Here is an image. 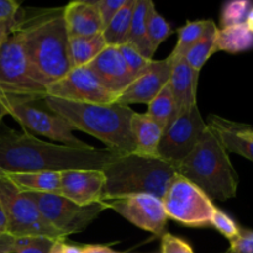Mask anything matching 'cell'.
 <instances>
[{"label": "cell", "instance_id": "cell-24", "mask_svg": "<svg viewBox=\"0 0 253 253\" xmlns=\"http://www.w3.org/2000/svg\"><path fill=\"white\" fill-rule=\"evenodd\" d=\"M135 2L136 0H126L125 5L103 30L101 35L105 40L106 46L119 47L127 42Z\"/></svg>", "mask_w": 253, "mask_h": 253}, {"label": "cell", "instance_id": "cell-29", "mask_svg": "<svg viewBox=\"0 0 253 253\" xmlns=\"http://www.w3.org/2000/svg\"><path fill=\"white\" fill-rule=\"evenodd\" d=\"M210 20H198V21H187L184 26L178 29V41L174 49L168 56L170 61H177L183 58L189 48L194 46L205 34Z\"/></svg>", "mask_w": 253, "mask_h": 253}, {"label": "cell", "instance_id": "cell-21", "mask_svg": "<svg viewBox=\"0 0 253 253\" xmlns=\"http://www.w3.org/2000/svg\"><path fill=\"white\" fill-rule=\"evenodd\" d=\"M155 6L151 0H136L131 20L130 34L126 43H130L147 59L152 61L155 52L151 48L147 37V22L150 12Z\"/></svg>", "mask_w": 253, "mask_h": 253}, {"label": "cell", "instance_id": "cell-44", "mask_svg": "<svg viewBox=\"0 0 253 253\" xmlns=\"http://www.w3.org/2000/svg\"><path fill=\"white\" fill-rule=\"evenodd\" d=\"M7 115V111L6 108H5L4 103H2L1 98H0V127H1V123H2V119Z\"/></svg>", "mask_w": 253, "mask_h": 253}, {"label": "cell", "instance_id": "cell-31", "mask_svg": "<svg viewBox=\"0 0 253 253\" xmlns=\"http://www.w3.org/2000/svg\"><path fill=\"white\" fill-rule=\"evenodd\" d=\"M253 7V2L250 0H234L224 4L221 10L220 22L221 27L235 26V25L245 24L250 10Z\"/></svg>", "mask_w": 253, "mask_h": 253}, {"label": "cell", "instance_id": "cell-36", "mask_svg": "<svg viewBox=\"0 0 253 253\" xmlns=\"http://www.w3.org/2000/svg\"><path fill=\"white\" fill-rule=\"evenodd\" d=\"M224 253H253V231L240 229L239 235L230 241V247Z\"/></svg>", "mask_w": 253, "mask_h": 253}, {"label": "cell", "instance_id": "cell-22", "mask_svg": "<svg viewBox=\"0 0 253 253\" xmlns=\"http://www.w3.org/2000/svg\"><path fill=\"white\" fill-rule=\"evenodd\" d=\"M5 174L22 192L61 195V174L58 172L5 173Z\"/></svg>", "mask_w": 253, "mask_h": 253}, {"label": "cell", "instance_id": "cell-9", "mask_svg": "<svg viewBox=\"0 0 253 253\" xmlns=\"http://www.w3.org/2000/svg\"><path fill=\"white\" fill-rule=\"evenodd\" d=\"M19 27L9 35L0 48V94L46 96V88L34 78Z\"/></svg>", "mask_w": 253, "mask_h": 253}, {"label": "cell", "instance_id": "cell-1", "mask_svg": "<svg viewBox=\"0 0 253 253\" xmlns=\"http://www.w3.org/2000/svg\"><path fill=\"white\" fill-rule=\"evenodd\" d=\"M118 155L108 148H72L42 141L26 131L0 127V170L5 173L103 170Z\"/></svg>", "mask_w": 253, "mask_h": 253}, {"label": "cell", "instance_id": "cell-11", "mask_svg": "<svg viewBox=\"0 0 253 253\" xmlns=\"http://www.w3.org/2000/svg\"><path fill=\"white\" fill-rule=\"evenodd\" d=\"M207 123L197 105L182 111L163 131L158 157L168 162L179 163L193 151L204 133Z\"/></svg>", "mask_w": 253, "mask_h": 253}, {"label": "cell", "instance_id": "cell-45", "mask_svg": "<svg viewBox=\"0 0 253 253\" xmlns=\"http://www.w3.org/2000/svg\"><path fill=\"white\" fill-rule=\"evenodd\" d=\"M124 253H131V252H124ZM150 253H160V251H156V252H150Z\"/></svg>", "mask_w": 253, "mask_h": 253}, {"label": "cell", "instance_id": "cell-35", "mask_svg": "<svg viewBox=\"0 0 253 253\" xmlns=\"http://www.w3.org/2000/svg\"><path fill=\"white\" fill-rule=\"evenodd\" d=\"M93 2L96 9H98L99 15H100L101 24H103L104 30L106 27V25L118 14L119 10L125 5L126 0H95Z\"/></svg>", "mask_w": 253, "mask_h": 253}, {"label": "cell", "instance_id": "cell-39", "mask_svg": "<svg viewBox=\"0 0 253 253\" xmlns=\"http://www.w3.org/2000/svg\"><path fill=\"white\" fill-rule=\"evenodd\" d=\"M83 253H124L115 251L106 245H84Z\"/></svg>", "mask_w": 253, "mask_h": 253}, {"label": "cell", "instance_id": "cell-28", "mask_svg": "<svg viewBox=\"0 0 253 253\" xmlns=\"http://www.w3.org/2000/svg\"><path fill=\"white\" fill-rule=\"evenodd\" d=\"M216 32L217 26L212 20H210L208 29L205 34L203 35L202 39L189 48V51L185 53L183 58L185 59L188 64L192 67L194 71L200 72L208 59L216 52L215 48V40H216Z\"/></svg>", "mask_w": 253, "mask_h": 253}, {"label": "cell", "instance_id": "cell-16", "mask_svg": "<svg viewBox=\"0 0 253 253\" xmlns=\"http://www.w3.org/2000/svg\"><path fill=\"white\" fill-rule=\"evenodd\" d=\"M88 67L108 90L118 95L135 81L116 46H106Z\"/></svg>", "mask_w": 253, "mask_h": 253}, {"label": "cell", "instance_id": "cell-5", "mask_svg": "<svg viewBox=\"0 0 253 253\" xmlns=\"http://www.w3.org/2000/svg\"><path fill=\"white\" fill-rule=\"evenodd\" d=\"M105 185L101 202L136 194L162 199L168 184L178 173L177 163L137 153L118 155L103 168Z\"/></svg>", "mask_w": 253, "mask_h": 253}, {"label": "cell", "instance_id": "cell-2", "mask_svg": "<svg viewBox=\"0 0 253 253\" xmlns=\"http://www.w3.org/2000/svg\"><path fill=\"white\" fill-rule=\"evenodd\" d=\"M19 29L37 83L47 88L72 71L63 9L43 10L30 19L24 16Z\"/></svg>", "mask_w": 253, "mask_h": 253}, {"label": "cell", "instance_id": "cell-34", "mask_svg": "<svg viewBox=\"0 0 253 253\" xmlns=\"http://www.w3.org/2000/svg\"><path fill=\"white\" fill-rule=\"evenodd\" d=\"M160 253H195L193 247L184 239L170 232H166L161 237Z\"/></svg>", "mask_w": 253, "mask_h": 253}, {"label": "cell", "instance_id": "cell-37", "mask_svg": "<svg viewBox=\"0 0 253 253\" xmlns=\"http://www.w3.org/2000/svg\"><path fill=\"white\" fill-rule=\"evenodd\" d=\"M20 2L14 0H0V21H10L19 17Z\"/></svg>", "mask_w": 253, "mask_h": 253}, {"label": "cell", "instance_id": "cell-13", "mask_svg": "<svg viewBox=\"0 0 253 253\" xmlns=\"http://www.w3.org/2000/svg\"><path fill=\"white\" fill-rule=\"evenodd\" d=\"M138 229L162 237L167 232L168 217L162 199L150 194H136L101 202Z\"/></svg>", "mask_w": 253, "mask_h": 253}, {"label": "cell", "instance_id": "cell-41", "mask_svg": "<svg viewBox=\"0 0 253 253\" xmlns=\"http://www.w3.org/2000/svg\"><path fill=\"white\" fill-rule=\"evenodd\" d=\"M6 229H7L6 216H5L4 208H2L1 202H0V235L6 234Z\"/></svg>", "mask_w": 253, "mask_h": 253}, {"label": "cell", "instance_id": "cell-40", "mask_svg": "<svg viewBox=\"0 0 253 253\" xmlns=\"http://www.w3.org/2000/svg\"><path fill=\"white\" fill-rule=\"evenodd\" d=\"M62 253H83V246L78 245H69L66 241L62 244Z\"/></svg>", "mask_w": 253, "mask_h": 253}, {"label": "cell", "instance_id": "cell-23", "mask_svg": "<svg viewBox=\"0 0 253 253\" xmlns=\"http://www.w3.org/2000/svg\"><path fill=\"white\" fill-rule=\"evenodd\" d=\"M215 48L227 53H241L253 48V34L245 24L217 29Z\"/></svg>", "mask_w": 253, "mask_h": 253}, {"label": "cell", "instance_id": "cell-33", "mask_svg": "<svg viewBox=\"0 0 253 253\" xmlns=\"http://www.w3.org/2000/svg\"><path fill=\"white\" fill-rule=\"evenodd\" d=\"M211 227L216 229L229 241L234 240L239 235L240 229H241L230 215L220 210L219 208H215L214 210V214L211 217Z\"/></svg>", "mask_w": 253, "mask_h": 253}, {"label": "cell", "instance_id": "cell-26", "mask_svg": "<svg viewBox=\"0 0 253 253\" xmlns=\"http://www.w3.org/2000/svg\"><path fill=\"white\" fill-rule=\"evenodd\" d=\"M56 241L46 237L0 235V253H49Z\"/></svg>", "mask_w": 253, "mask_h": 253}, {"label": "cell", "instance_id": "cell-20", "mask_svg": "<svg viewBox=\"0 0 253 253\" xmlns=\"http://www.w3.org/2000/svg\"><path fill=\"white\" fill-rule=\"evenodd\" d=\"M131 132L135 142V153L146 157H158V146L163 128L146 113H133L131 118Z\"/></svg>", "mask_w": 253, "mask_h": 253}, {"label": "cell", "instance_id": "cell-42", "mask_svg": "<svg viewBox=\"0 0 253 253\" xmlns=\"http://www.w3.org/2000/svg\"><path fill=\"white\" fill-rule=\"evenodd\" d=\"M245 25H246L247 29L250 30V31L253 34V7L251 10H250L249 15H247L246 20H245Z\"/></svg>", "mask_w": 253, "mask_h": 253}, {"label": "cell", "instance_id": "cell-3", "mask_svg": "<svg viewBox=\"0 0 253 253\" xmlns=\"http://www.w3.org/2000/svg\"><path fill=\"white\" fill-rule=\"evenodd\" d=\"M51 110L63 118L73 130L94 136L109 151L127 155L135 152L131 118L135 111L120 104H82L44 96Z\"/></svg>", "mask_w": 253, "mask_h": 253}, {"label": "cell", "instance_id": "cell-18", "mask_svg": "<svg viewBox=\"0 0 253 253\" xmlns=\"http://www.w3.org/2000/svg\"><path fill=\"white\" fill-rule=\"evenodd\" d=\"M198 78H199V72L194 71L184 58L172 62V71H170L168 85L174 98L178 114L197 105Z\"/></svg>", "mask_w": 253, "mask_h": 253}, {"label": "cell", "instance_id": "cell-25", "mask_svg": "<svg viewBox=\"0 0 253 253\" xmlns=\"http://www.w3.org/2000/svg\"><path fill=\"white\" fill-rule=\"evenodd\" d=\"M105 47L106 42L101 34L69 39V54L73 68L88 66Z\"/></svg>", "mask_w": 253, "mask_h": 253}, {"label": "cell", "instance_id": "cell-6", "mask_svg": "<svg viewBox=\"0 0 253 253\" xmlns=\"http://www.w3.org/2000/svg\"><path fill=\"white\" fill-rule=\"evenodd\" d=\"M7 115L12 116L24 131L56 141L72 148H90L84 141L73 135L72 126L44 103V96H14L0 94Z\"/></svg>", "mask_w": 253, "mask_h": 253}, {"label": "cell", "instance_id": "cell-8", "mask_svg": "<svg viewBox=\"0 0 253 253\" xmlns=\"http://www.w3.org/2000/svg\"><path fill=\"white\" fill-rule=\"evenodd\" d=\"M168 219L193 229L211 227L215 205L212 200L194 183L175 174L162 197Z\"/></svg>", "mask_w": 253, "mask_h": 253}, {"label": "cell", "instance_id": "cell-43", "mask_svg": "<svg viewBox=\"0 0 253 253\" xmlns=\"http://www.w3.org/2000/svg\"><path fill=\"white\" fill-rule=\"evenodd\" d=\"M64 241H56L53 244V246H52L51 251L49 253H62V244H63Z\"/></svg>", "mask_w": 253, "mask_h": 253}, {"label": "cell", "instance_id": "cell-7", "mask_svg": "<svg viewBox=\"0 0 253 253\" xmlns=\"http://www.w3.org/2000/svg\"><path fill=\"white\" fill-rule=\"evenodd\" d=\"M0 202L6 216V234L66 241L67 237L47 222L29 193L20 190L2 170H0Z\"/></svg>", "mask_w": 253, "mask_h": 253}, {"label": "cell", "instance_id": "cell-46", "mask_svg": "<svg viewBox=\"0 0 253 253\" xmlns=\"http://www.w3.org/2000/svg\"><path fill=\"white\" fill-rule=\"evenodd\" d=\"M250 133H251V136L253 137V128H251V131H250Z\"/></svg>", "mask_w": 253, "mask_h": 253}, {"label": "cell", "instance_id": "cell-17", "mask_svg": "<svg viewBox=\"0 0 253 253\" xmlns=\"http://www.w3.org/2000/svg\"><path fill=\"white\" fill-rule=\"evenodd\" d=\"M63 20L69 39L103 32L100 15L93 1H72L63 7Z\"/></svg>", "mask_w": 253, "mask_h": 253}, {"label": "cell", "instance_id": "cell-14", "mask_svg": "<svg viewBox=\"0 0 253 253\" xmlns=\"http://www.w3.org/2000/svg\"><path fill=\"white\" fill-rule=\"evenodd\" d=\"M172 62L168 59H153L143 73L119 95L116 104L130 106L131 104H148L169 82Z\"/></svg>", "mask_w": 253, "mask_h": 253}, {"label": "cell", "instance_id": "cell-32", "mask_svg": "<svg viewBox=\"0 0 253 253\" xmlns=\"http://www.w3.org/2000/svg\"><path fill=\"white\" fill-rule=\"evenodd\" d=\"M119 51H120L121 56H123L124 61L127 64L128 69H130L131 73L133 74V77H138L141 73L147 69V67L150 66L151 62L150 59H147L146 57H143L132 44L130 43H124L121 46H119Z\"/></svg>", "mask_w": 253, "mask_h": 253}, {"label": "cell", "instance_id": "cell-15", "mask_svg": "<svg viewBox=\"0 0 253 253\" xmlns=\"http://www.w3.org/2000/svg\"><path fill=\"white\" fill-rule=\"evenodd\" d=\"M59 174L62 197L83 207L101 202L105 185L103 170L73 169Z\"/></svg>", "mask_w": 253, "mask_h": 253}, {"label": "cell", "instance_id": "cell-38", "mask_svg": "<svg viewBox=\"0 0 253 253\" xmlns=\"http://www.w3.org/2000/svg\"><path fill=\"white\" fill-rule=\"evenodd\" d=\"M24 19V12H20L19 17L15 20H10V21H0V48H1L2 43L5 42V40L9 37V35L14 31L15 29L20 26V24L22 22Z\"/></svg>", "mask_w": 253, "mask_h": 253}, {"label": "cell", "instance_id": "cell-12", "mask_svg": "<svg viewBox=\"0 0 253 253\" xmlns=\"http://www.w3.org/2000/svg\"><path fill=\"white\" fill-rule=\"evenodd\" d=\"M46 96L82 104H114L118 94L108 90L88 66L74 67L46 88Z\"/></svg>", "mask_w": 253, "mask_h": 253}, {"label": "cell", "instance_id": "cell-4", "mask_svg": "<svg viewBox=\"0 0 253 253\" xmlns=\"http://www.w3.org/2000/svg\"><path fill=\"white\" fill-rule=\"evenodd\" d=\"M178 174L199 187L211 200L236 197L239 175L216 127L208 123L192 152L177 165Z\"/></svg>", "mask_w": 253, "mask_h": 253}, {"label": "cell", "instance_id": "cell-10", "mask_svg": "<svg viewBox=\"0 0 253 253\" xmlns=\"http://www.w3.org/2000/svg\"><path fill=\"white\" fill-rule=\"evenodd\" d=\"M29 195L47 222L66 237L84 231L106 210L105 204L101 202L83 207L59 194L29 193Z\"/></svg>", "mask_w": 253, "mask_h": 253}, {"label": "cell", "instance_id": "cell-30", "mask_svg": "<svg viewBox=\"0 0 253 253\" xmlns=\"http://www.w3.org/2000/svg\"><path fill=\"white\" fill-rule=\"evenodd\" d=\"M172 34L173 30L170 25L168 24L167 20L153 6L150 12V16H148L147 22V37L152 51L156 53L160 44L165 42Z\"/></svg>", "mask_w": 253, "mask_h": 253}, {"label": "cell", "instance_id": "cell-27", "mask_svg": "<svg viewBox=\"0 0 253 253\" xmlns=\"http://www.w3.org/2000/svg\"><path fill=\"white\" fill-rule=\"evenodd\" d=\"M148 109L146 111L152 120H155L163 131L172 124L175 116L178 115L177 105H175L174 98L172 95L169 85L165 86L150 103L147 104Z\"/></svg>", "mask_w": 253, "mask_h": 253}, {"label": "cell", "instance_id": "cell-19", "mask_svg": "<svg viewBox=\"0 0 253 253\" xmlns=\"http://www.w3.org/2000/svg\"><path fill=\"white\" fill-rule=\"evenodd\" d=\"M209 123L216 127L227 152L237 153L253 162V137L250 133L252 127L216 115H210Z\"/></svg>", "mask_w": 253, "mask_h": 253}]
</instances>
